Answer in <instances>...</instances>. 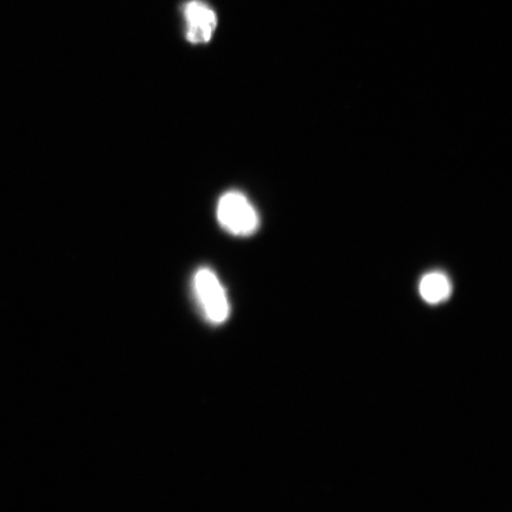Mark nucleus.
I'll use <instances>...</instances> for the list:
<instances>
[{"label": "nucleus", "instance_id": "4", "mask_svg": "<svg viewBox=\"0 0 512 512\" xmlns=\"http://www.w3.org/2000/svg\"><path fill=\"white\" fill-rule=\"evenodd\" d=\"M419 291L426 303L439 304L445 302L451 296L452 284L446 274L432 272L421 279Z\"/></svg>", "mask_w": 512, "mask_h": 512}, {"label": "nucleus", "instance_id": "2", "mask_svg": "<svg viewBox=\"0 0 512 512\" xmlns=\"http://www.w3.org/2000/svg\"><path fill=\"white\" fill-rule=\"evenodd\" d=\"M194 293L203 316L210 324L220 325L230 315V304L219 277L208 267H202L194 275L192 281Z\"/></svg>", "mask_w": 512, "mask_h": 512}, {"label": "nucleus", "instance_id": "3", "mask_svg": "<svg viewBox=\"0 0 512 512\" xmlns=\"http://www.w3.org/2000/svg\"><path fill=\"white\" fill-rule=\"evenodd\" d=\"M185 37L192 44L208 43L217 28L215 11L202 0H190L183 6Z\"/></svg>", "mask_w": 512, "mask_h": 512}, {"label": "nucleus", "instance_id": "1", "mask_svg": "<svg viewBox=\"0 0 512 512\" xmlns=\"http://www.w3.org/2000/svg\"><path fill=\"white\" fill-rule=\"evenodd\" d=\"M217 221L229 234L253 235L259 228L260 217L251 201L240 191H227L220 197L216 209Z\"/></svg>", "mask_w": 512, "mask_h": 512}]
</instances>
